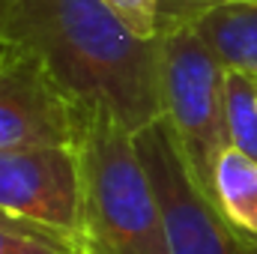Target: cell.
I'll return each mask as SVG.
<instances>
[{
	"mask_svg": "<svg viewBox=\"0 0 257 254\" xmlns=\"http://www.w3.org/2000/svg\"><path fill=\"white\" fill-rule=\"evenodd\" d=\"M0 209L87 251L81 230L78 150H0Z\"/></svg>",
	"mask_w": 257,
	"mask_h": 254,
	"instance_id": "5",
	"label": "cell"
},
{
	"mask_svg": "<svg viewBox=\"0 0 257 254\" xmlns=\"http://www.w3.org/2000/svg\"><path fill=\"white\" fill-rule=\"evenodd\" d=\"M156 186L171 254H257V239L239 233L197 186L165 120L135 135Z\"/></svg>",
	"mask_w": 257,
	"mask_h": 254,
	"instance_id": "4",
	"label": "cell"
},
{
	"mask_svg": "<svg viewBox=\"0 0 257 254\" xmlns=\"http://www.w3.org/2000/svg\"><path fill=\"white\" fill-rule=\"evenodd\" d=\"M0 254H87L75 245H66L57 239L27 233V230H9L0 227Z\"/></svg>",
	"mask_w": 257,
	"mask_h": 254,
	"instance_id": "11",
	"label": "cell"
},
{
	"mask_svg": "<svg viewBox=\"0 0 257 254\" xmlns=\"http://www.w3.org/2000/svg\"><path fill=\"white\" fill-rule=\"evenodd\" d=\"M245 3V0H156V36L197 27L215 9Z\"/></svg>",
	"mask_w": 257,
	"mask_h": 254,
	"instance_id": "10",
	"label": "cell"
},
{
	"mask_svg": "<svg viewBox=\"0 0 257 254\" xmlns=\"http://www.w3.org/2000/svg\"><path fill=\"white\" fill-rule=\"evenodd\" d=\"M78 162L87 254H171L156 186L135 135L123 123L90 114Z\"/></svg>",
	"mask_w": 257,
	"mask_h": 254,
	"instance_id": "2",
	"label": "cell"
},
{
	"mask_svg": "<svg viewBox=\"0 0 257 254\" xmlns=\"http://www.w3.org/2000/svg\"><path fill=\"white\" fill-rule=\"evenodd\" d=\"M194 30L215 51L224 69L251 75L257 81V0L215 9Z\"/></svg>",
	"mask_w": 257,
	"mask_h": 254,
	"instance_id": "7",
	"label": "cell"
},
{
	"mask_svg": "<svg viewBox=\"0 0 257 254\" xmlns=\"http://www.w3.org/2000/svg\"><path fill=\"white\" fill-rule=\"evenodd\" d=\"M212 200L221 215L245 236L257 239V162L227 147L215 165Z\"/></svg>",
	"mask_w": 257,
	"mask_h": 254,
	"instance_id": "8",
	"label": "cell"
},
{
	"mask_svg": "<svg viewBox=\"0 0 257 254\" xmlns=\"http://www.w3.org/2000/svg\"><path fill=\"white\" fill-rule=\"evenodd\" d=\"M0 227H9V230H27V233H39V236L57 239V236H51V233H45V230H39V227H33V224H27V221H18L15 215H9V212H3V209H0ZM57 242H60V239H57Z\"/></svg>",
	"mask_w": 257,
	"mask_h": 254,
	"instance_id": "13",
	"label": "cell"
},
{
	"mask_svg": "<svg viewBox=\"0 0 257 254\" xmlns=\"http://www.w3.org/2000/svg\"><path fill=\"white\" fill-rule=\"evenodd\" d=\"M0 48L30 57L87 114L132 135L165 120L162 39L132 30L105 0H0Z\"/></svg>",
	"mask_w": 257,
	"mask_h": 254,
	"instance_id": "1",
	"label": "cell"
},
{
	"mask_svg": "<svg viewBox=\"0 0 257 254\" xmlns=\"http://www.w3.org/2000/svg\"><path fill=\"white\" fill-rule=\"evenodd\" d=\"M224 117L230 147L257 162V81L227 69L224 75Z\"/></svg>",
	"mask_w": 257,
	"mask_h": 254,
	"instance_id": "9",
	"label": "cell"
},
{
	"mask_svg": "<svg viewBox=\"0 0 257 254\" xmlns=\"http://www.w3.org/2000/svg\"><path fill=\"white\" fill-rule=\"evenodd\" d=\"M159 39L165 123L174 132V141L197 186L212 197L215 165L230 147L224 117L227 69L194 27L165 33Z\"/></svg>",
	"mask_w": 257,
	"mask_h": 254,
	"instance_id": "3",
	"label": "cell"
},
{
	"mask_svg": "<svg viewBox=\"0 0 257 254\" xmlns=\"http://www.w3.org/2000/svg\"><path fill=\"white\" fill-rule=\"evenodd\" d=\"M87 111L72 102L30 57L0 48V150L75 147Z\"/></svg>",
	"mask_w": 257,
	"mask_h": 254,
	"instance_id": "6",
	"label": "cell"
},
{
	"mask_svg": "<svg viewBox=\"0 0 257 254\" xmlns=\"http://www.w3.org/2000/svg\"><path fill=\"white\" fill-rule=\"evenodd\" d=\"M132 30L156 39V0H105Z\"/></svg>",
	"mask_w": 257,
	"mask_h": 254,
	"instance_id": "12",
	"label": "cell"
}]
</instances>
